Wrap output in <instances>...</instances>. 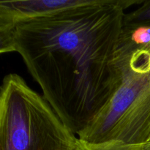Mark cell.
<instances>
[{
	"mask_svg": "<svg viewBox=\"0 0 150 150\" xmlns=\"http://www.w3.org/2000/svg\"><path fill=\"white\" fill-rule=\"evenodd\" d=\"M75 150H150V142L142 144L129 145L117 142L88 144L80 141L79 145Z\"/></svg>",
	"mask_w": 150,
	"mask_h": 150,
	"instance_id": "8992f818",
	"label": "cell"
},
{
	"mask_svg": "<svg viewBox=\"0 0 150 150\" xmlns=\"http://www.w3.org/2000/svg\"><path fill=\"white\" fill-rule=\"evenodd\" d=\"M144 0H89L0 27V53H17L64 125L78 135L120 82L117 56L125 10Z\"/></svg>",
	"mask_w": 150,
	"mask_h": 150,
	"instance_id": "6da1fadb",
	"label": "cell"
},
{
	"mask_svg": "<svg viewBox=\"0 0 150 150\" xmlns=\"http://www.w3.org/2000/svg\"><path fill=\"white\" fill-rule=\"evenodd\" d=\"M16 73L0 86V150H75L80 141Z\"/></svg>",
	"mask_w": 150,
	"mask_h": 150,
	"instance_id": "3957f363",
	"label": "cell"
},
{
	"mask_svg": "<svg viewBox=\"0 0 150 150\" xmlns=\"http://www.w3.org/2000/svg\"><path fill=\"white\" fill-rule=\"evenodd\" d=\"M149 142H150V141H149Z\"/></svg>",
	"mask_w": 150,
	"mask_h": 150,
	"instance_id": "52a82bcc",
	"label": "cell"
},
{
	"mask_svg": "<svg viewBox=\"0 0 150 150\" xmlns=\"http://www.w3.org/2000/svg\"><path fill=\"white\" fill-rule=\"evenodd\" d=\"M89 0H11L0 1V27L23 19L86 4Z\"/></svg>",
	"mask_w": 150,
	"mask_h": 150,
	"instance_id": "277c9868",
	"label": "cell"
},
{
	"mask_svg": "<svg viewBox=\"0 0 150 150\" xmlns=\"http://www.w3.org/2000/svg\"><path fill=\"white\" fill-rule=\"evenodd\" d=\"M117 66L119 86L103 109L77 135L81 142L137 145L150 141V46L134 43L123 29Z\"/></svg>",
	"mask_w": 150,
	"mask_h": 150,
	"instance_id": "7a4b0ae2",
	"label": "cell"
},
{
	"mask_svg": "<svg viewBox=\"0 0 150 150\" xmlns=\"http://www.w3.org/2000/svg\"><path fill=\"white\" fill-rule=\"evenodd\" d=\"M144 25H150V0H144L133 11L125 16V29H134Z\"/></svg>",
	"mask_w": 150,
	"mask_h": 150,
	"instance_id": "5b68a950",
	"label": "cell"
}]
</instances>
